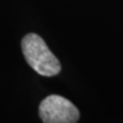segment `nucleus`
I'll return each mask as SVG.
<instances>
[{"mask_svg":"<svg viewBox=\"0 0 123 123\" xmlns=\"http://www.w3.org/2000/svg\"><path fill=\"white\" fill-rule=\"evenodd\" d=\"M39 116L43 123H76L80 112L68 99L50 95L40 103Z\"/></svg>","mask_w":123,"mask_h":123,"instance_id":"f03ea898","label":"nucleus"},{"mask_svg":"<svg viewBox=\"0 0 123 123\" xmlns=\"http://www.w3.org/2000/svg\"><path fill=\"white\" fill-rule=\"evenodd\" d=\"M22 51L27 64L42 76H55L62 70L58 58L51 53L43 39L29 33L22 39Z\"/></svg>","mask_w":123,"mask_h":123,"instance_id":"f257e3e1","label":"nucleus"}]
</instances>
